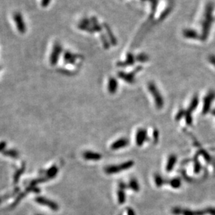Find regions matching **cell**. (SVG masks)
<instances>
[{"label": "cell", "instance_id": "6da1fadb", "mask_svg": "<svg viewBox=\"0 0 215 215\" xmlns=\"http://www.w3.org/2000/svg\"><path fill=\"white\" fill-rule=\"evenodd\" d=\"M134 165V162L133 161H128L124 163H122L120 165H114L107 166L105 169V172L107 174H115L120 172L126 171V170L131 169Z\"/></svg>", "mask_w": 215, "mask_h": 215}, {"label": "cell", "instance_id": "7a4b0ae2", "mask_svg": "<svg viewBox=\"0 0 215 215\" xmlns=\"http://www.w3.org/2000/svg\"><path fill=\"white\" fill-rule=\"evenodd\" d=\"M148 89H149L150 92L151 93L152 97H154L156 108L158 109H161L163 106V99L159 91L156 88V85L154 83H150L148 85Z\"/></svg>", "mask_w": 215, "mask_h": 215}, {"label": "cell", "instance_id": "3957f363", "mask_svg": "<svg viewBox=\"0 0 215 215\" xmlns=\"http://www.w3.org/2000/svg\"><path fill=\"white\" fill-rule=\"evenodd\" d=\"M13 19H14L18 32H20L21 34H24L26 32V25H25V23L20 13H15L13 15Z\"/></svg>", "mask_w": 215, "mask_h": 215}, {"label": "cell", "instance_id": "277c9868", "mask_svg": "<svg viewBox=\"0 0 215 215\" xmlns=\"http://www.w3.org/2000/svg\"><path fill=\"white\" fill-rule=\"evenodd\" d=\"M36 201L40 205L48 207V208H50L53 211H57L59 210V205L57 203L50 200H48V199L45 198L44 197H37L36 198Z\"/></svg>", "mask_w": 215, "mask_h": 215}, {"label": "cell", "instance_id": "5b68a950", "mask_svg": "<svg viewBox=\"0 0 215 215\" xmlns=\"http://www.w3.org/2000/svg\"><path fill=\"white\" fill-rule=\"evenodd\" d=\"M147 139V133L145 129H140L136 134V143L138 146H142Z\"/></svg>", "mask_w": 215, "mask_h": 215}, {"label": "cell", "instance_id": "8992f818", "mask_svg": "<svg viewBox=\"0 0 215 215\" xmlns=\"http://www.w3.org/2000/svg\"><path fill=\"white\" fill-rule=\"evenodd\" d=\"M215 98V93L213 92H210L208 93V94L206 96L204 99V105H203V114L205 115L208 113V112L210 110L211 104H212V101L214 100Z\"/></svg>", "mask_w": 215, "mask_h": 215}, {"label": "cell", "instance_id": "52a82bcc", "mask_svg": "<svg viewBox=\"0 0 215 215\" xmlns=\"http://www.w3.org/2000/svg\"><path fill=\"white\" fill-rule=\"evenodd\" d=\"M129 143V140L126 138H120V139H118L116 141L113 142V143L111 145L110 148L111 150H117L122 149V148H124L125 147L128 145Z\"/></svg>", "mask_w": 215, "mask_h": 215}, {"label": "cell", "instance_id": "ba28073f", "mask_svg": "<svg viewBox=\"0 0 215 215\" xmlns=\"http://www.w3.org/2000/svg\"><path fill=\"white\" fill-rule=\"evenodd\" d=\"M60 52H61V47L59 44L54 45L53 50H52L51 55H50V61L52 65H55L57 62L59 57H60Z\"/></svg>", "mask_w": 215, "mask_h": 215}, {"label": "cell", "instance_id": "9c48e42d", "mask_svg": "<svg viewBox=\"0 0 215 215\" xmlns=\"http://www.w3.org/2000/svg\"><path fill=\"white\" fill-rule=\"evenodd\" d=\"M84 159L89 161H99L102 158V156L97 152L92 151H86L83 154Z\"/></svg>", "mask_w": 215, "mask_h": 215}, {"label": "cell", "instance_id": "30bf717a", "mask_svg": "<svg viewBox=\"0 0 215 215\" xmlns=\"http://www.w3.org/2000/svg\"><path fill=\"white\" fill-rule=\"evenodd\" d=\"M176 162H177V156L175 155V154L170 155L167 161V165H166V171H167V172H171L173 170Z\"/></svg>", "mask_w": 215, "mask_h": 215}, {"label": "cell", "instance_id": "8fae6325", "mask_svg": "<svg viewBox=\"0 0 215 215\" xmlns=\"http://www.w3.org/2000/svg\"><path fill=\"white\" fill-rule=\"evenodd\" d=\"M117 82L116 81V80L115 78H110V81L108 82V89L109 93L112 94H115L116 92L117 89Z\"/></svg>", "mask_w": 215, "mask_h": 215}, {"label": "cell", "instance_id": "7c38bea8", "mask_svg": "<svg viewBox=\"0 0 215 215\" xmlns=\"http://www.w3.org/2000/svg\"><path fill=\"white\" fill-rule=\"evenodd\" d=\"M207 214V210H182V215H205Z\"/></svg>", "mask_w": 215, "mask_h": 215}, {"label": "cell", "instance_id": "4fadbf2b", "mask_svg": "<svg viewBox=\"0 0 215 215\" xmlns=\"http://www.w3.org/2000/svg\"><path fill=\"white\" fill-rule=\"evenodd\" d=\"M198 98L196 96H195V97L193 98L190 105H189V109L187 110V112L189 113H191L193 110H195V108H196V107L198 106Z\"/></svg>", "mask_w": 215, "mask_h": 215}, {"label": "cell", "instance_id": "5bb4252c", "mask_svg": "<svg viewBox=\"0 0 215 215\" xmlns=\"http://www.w3.org/2000/svg\"><path fill=\"white\" fill-rule=\"evenodd\" d=\"M58 173V169L55 166H52L50 169L47 171V177L48 178H54Z\"/></svg>", "mask_w": 215, "mask_h": 215}, {"label": "cell", "instance_id": "9a60e30c", "mask_svg": "<svg viewBox=\"0 0 215 215\" xmlns=\"http://www.w3.org/2000/svg\"><path fill=\"white\" fill-rule=\"evenodd\" d=\"M128 187L134 191H138L140 189V185L138 184V181H137V179H131L129 181V183Z\"/></svg>", "mask_w": 215, "mask_h": 215}, {"label": "cell", "instance_id": "2e32d148", "mask_svg": "<svg viewBox=\"0 0 215 215\" xmlns=\"http://www.w3.org/2000/svg\"><path fill=\"white\" fill-rule=\"evenodd\" d=\"M117 198L120 204H123L126 201V193L124 192V189H120L117 192Z\"/></svg>", "mask_w": 215, "mask_h": 215}, {"label": "cell", "instance_id": "e0dca14e", "mask_svg": "<svg viewBox=\"0 0 215 215\" xmlns=\"http://www.w3.org/2000/svg\"><path fill=\"white\" fill-rule=\"evenodd\" d=\"M170 185L174 189H178L180 187L182 182L179 178H173L169 181Z\"/></svg>", "mask_w": 215, "mask_h": 215}, {"label": "cell", "instance_id": "ac0fdd59", "mask_svg": "<svg viewBox=\"0 0 215 215\" xmlns=\"http://www.w3.org/2000/svg\"><path fill=\"white\" fill-rule=\"evenodd\" d=\"M2 153L6 156H11V157H13V158H17V157H18V156H19L17 152L15 151V150H6V151L4 150Z\"/></svg>", "mask_w": 215, "mask_h": 215}, {"label": "cell", "instance_id": "d6986e66", "mask_svg": "<svg viewBox=\"0 0 215 215\" xmlns=\"http://www.w3.org/2000/svg\"><path fill=\"white\" fill-rule=\"evenodd\" d=\"M154 181H155L156 184L158 187H161L164 183L163 177H162L160 175H158V174H156V175H155V176H154Z\"/></svg>", "mask_w": 215, "mask_h": 215}, {"label": "cell", "instance_id": "ffe728a7", "mask_svg": "<svg viewBox=\"0 0 215 215\" xmlns=\"http://www.w3.org/2000/svg\"><path fill=\"white\" fill-rule=\"evenodd\" d=\"M185 117H186V122L189 125H191L192 123V117H191V114L186 111L185 113Z\"/></svg>", "mask_w": 215, "mask_h": 215}, {"label": "cell", "instance_id": "44dd1931", "mask_svg": "<svg viewBox=\"0 0 215 215\" xmlns=\"http://www.w3.org/2000/svg\"><path fill=\"white\" fill-rule=\"evenodd\" d=\"M23 171H24V169H23V168L22 169L19 170V171H17L16 173H15V176H14V181H15V183H17V180H18V179H19L20 177V175L23 173Z\"/></svg>", "mask_w": 215, "mask_h": 215}, {"label": "cell", "instance_id": "7402d4cb", "mask_svg": "<svg viewBox=\"0 0 215 215\" xmlns=\"http://www.w3.org/2000/svg\"><path fill=\"white\" fill-rule=\"evenodd\" d=\"M185 113H186V111H184V110H180L178 113H177V114L175 117V119L177 121L179 120L182 118V117L185 116Z\"/></svg>", "mask_w": 215, "mask_h": 215}, {"label": "cell", "instance_id": "603a6c76", "mask_svg": "<svg viewBox=\"0 0 215 215\" xmlns=\"http://www.w3.org/2000/svg\"><path fill=\"white\" fill-rule=\"evenodd\" d=\"M182 209L180 208H174L172 210V212L175 215H180L182 214Z\"/></svg>", "mask_w": 215, "mask_h": 215}, {"label": "cell", "instance_id": "cb8c5ba5", "mask_svg": "<svg viewBox=\"0 0 215 215\" xmlns=\"http://www.w3.org/2000/svg\"><path fill=\"white\" fill-rule=\"evenodd\" d=\"M200 171V165L198 163V161H195V166H194V172L195 173H198Z\"/></svg>", "mask_w": 215, "mask_h": 215}, {"label": "cell", "instance_id": "d4e9b609", "mask_svg": "<svg viewBox=\"0 0 215 215\" xmlns=\"http://www.w3.org/2000/svg\"><path fill=\"white\" fill-rule=\"evenodd\" d=\"M159 131L157 130H154V131L153 133V138H154V142H156L159 140Z\"/></svg>", "mask_w": 215, "mask_h": 215}, {"label": "cell", "instance_id": "484cf974", "mask_svg": "<svg viewBox=\"0 0 215 215\" xmlns=\"http://www.w3.org/2000/svg\"><path fill=\"white\" fill-rule=\"evenodd\" d=\"M207 214H209L210 215H215V208H208L206 209Z\"/></svg>", "mask_w": 215, "mask_h": 215}, {"label": "cell", "instance_id": "4316f807", "mask_svg": "<svg viewBox=\"0 0 215 215\" xmlns=\"http://www.w3.org/2000/svg\"><path fill=\"white\" fill-rule=\"evenodd\" d=\"M51 0H41V5L43 7H48Z\"/></svg>", "mask_w": 215, "mask_h": 215}, {"label": "cell", "instance_id": "83f0119b", "mask_svg": "<svg viewBox=\"0 0 215 215\" xmlns=\"http://www.w3.org/2000/svg\"><path fill=\"white\" fill-rule=\"evenodd\" d=\"M6 145H7V144H6L5 142H0V152H3L4 151Z\"/></svg>", "mask_w": 215, "mask_h": 215}, {"label": "cell", "instance_id": "f1b7e54d", "mask_svg": "<svg viewBox=\"0 0 215 215\" xmlns=\"http://www.w3.org/2000/svg\"><path fill=\"white\" fill-rule=\"evenodd\" d=\"M127 215H136L135 214L134 211L133 210L132 208L127 209Z\"/></svg>", "mask_w": 215, "mask_h": 215}, {"label": "cell", "instance_id": "f546056e", "mask_svg": "<svg viewBox=\"0 0 215 215\" xmlns=\"http://www.w3.org/2000/svg\"><path fill=\"white\" fill-rule=\"evenodd\" d=\"M212 114L215 115V110H213V111H212Z\"/></svg>", "mask_w": 215, "mask_h": 215}, {"label": "cell", "instance_id": "4dcf8cb0", "mask_svg": "<svg viewBox=\"0 0 215 215\" xmlns=\"http://www.w3.org/2000/svg\"><path fill=\"white\" fill-rule=\"evenodd\" d=\"M1 199L0 198V203H1Z\"/></svg>", "mask_w": 215, "mask_h": 215}, {"label": "cell", "instance_id": "1f68e13d", "mask_svg": "<svg viewBox=\"0 0 215 215\" xmlns=\"http://www.w3.org/2000/svg\"><path fill=\"white\" fill-rule=\"evenodd\" d=\"M38 215H42V214H38Z\"/></svg>", "mask_w": 215, "mask_h": 215}]
</instances>
